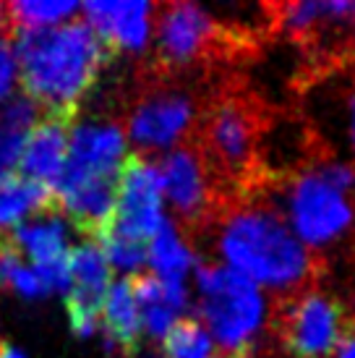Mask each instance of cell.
<instances>
[{
    "label": "cell",
    "instance_id": "1",
    "mask_svg": "<svg viewBox=\"0 0 355 358\" xmlns=\"http://www.w3.org/2000/svg\"><path fill=\"white\" fill-rule=\"evenodd\" d=\"M204 230L222 264L275 293L277 301L316 288L324 272V262L298 241L261 186L225 201Z\"/></svg>",
    "mask_w": 355,
    "mask_h": 358
},
{
    "label": "cell",
    "instance_id": "2",
    "mask_svg": "<svg viewBox=\"0 0 355 358\" xmlns=\"http://www.w3.org/2000/svg\"><path fill=\"white\" fill-rule=\"evenodd\" d=\"M13 50L24 97L45 113L60 115H76L105 66L115 60L84 19L13 31Z\"/></svg>",
    "mask_w": 355,
    "mask_h": 358
},
{
    "label": "cell",
    "instance_id": "3",
    "mask_svg": "<svg viewBox=\"0 0 355 358\" xmlns=\"http://www.w3.org/2000/svg\"><path fill=\"white\" fill-rule=\"evenodd\" d=\"M298 241L324 262V254L355 236V165L319 152L300 173L261 183Z\"/></svg>",
    "mask_w": 355,
    "mask_h": 358
},
{
    "label": "cell",
    "instance_id": "4",
    "mask_svg": "<svg viewBox=\"0 0 355 358\" xmlns=\"http://www.w3.org/2000/svg\"><path fill=\"white\" fill-rule=\"evenodd\" d=\"M266 115L264 102L243 87H219L209 97L194 141L217 183L222 204L256 186V147Z\"/></svg>",
    "mask_w": 355,
    "mask_h": 358
},
{
    "label": "cell",
    "instance_id": "5",
    "mask_svg": "<svg viewBox=\"0 0 355 358\" xmlns=\"http://www.w3.org/2000/svg\"><path fill=\"white\" fill-rule=\"evenodd\" d=\"M196 319L212 335L219 356H254L275 319V308L261 288L217 259H209L196 262Z\"/></svg>",
    "mask_w": 355,
    "mask_h": 358
},
{
    "label": "cell",
    "instance_id": "6",
    "mask_svg": "<svg viewBox=\"0 0 355 358\" xmlns=\"http://www.w3.org/2000/svg\"><path fill=\"white\" fill-rule=\"evenodd\" d=\"M209 97H201L198 87L186 84L183 76H157L149 71L126 113V139L141 152L168 155L196 136Z\"/></svg>",
    "mask_w": 355,
    "mask_h": 358
},
{
    "label": "cell",
    "instance_id": "7",
    "mask_svg": "<svg viewBox=\"0 0 355 358\" xmlns=\"http://www.w3.org/2000/svg\"><path fill=\"white\" fill-rule=\"evenodd\" d=\"M154 21L152 73L157 76H183L196 66L230 58L233 48L243 45L209 13V8L196 3L154 6Z\"/></svg>",
    "mask_w": 355,
    "mask_h": 358
},
{
    "label": "cell",
    "instance_id": "8",
    "mask_svg": "<svg viewBox=\"0 0 355 358\" xmlns=\"http://www.w3.org/2000/svg\"><path fill=\"white\" fill-rule=\"evenodd\" d=\"M272 329L290 358H332L355 332V317L337 296L308 288L277 301Z\"/></svg>",
    "mask_w": 355,
    "mask_h": 358
},
{
    "label": "cell",
    "instance_id": "9",
    "mask_svg": "<svg viewBox=\"0 0 355 358\" xmlns=\"http://www.w3.org/2000/svg\"><path fill=\"white\" fill-rule=\"evenodd\" d=\"M157 168L162 178V194L170 201L175 222L183 228L180 233L201 236L215 212L222 207V196L196 141L191 139L170 150L159 159Z\"/></svg>",
    "mask_w": 355,
    "mask_h": 358
},
{
    "label": "cell",
    "instance_id": "10",
    "mask_svg": "<svg viewBox=\"0 0 355 358\" xmlns=\"http://www.w3.org/2000/svg\"><path fill=\"white\" fill-rule=\"evenodd\" d=\"M162 201L165 194L157 165L141 155H126L115 191V220L108 233H118L123 238L149 246L165 225Z\"/></svg>",
    "mask_w": 355,
    "mask_h": 358
},
{
    "label": "cell",
    "instance_id": "11",
    "mask_svg": "<svg viewBox=\"0 0 355 358\" xmlns=\"http://www.w3.org/2000/svg\"><path fill=\"white\" fill-rule=\"evenodd\" d=\"M126 131L115 120H84L73 123L66 168L55 183V194L87 180L118 178L126 159Z\"/></svg>",
    "mask_w": 355,
    "mask_h": 358
},
{
    "label": "cell",
    "instance_id": "12",
    "mask_svg": "<svg viewBox=\"0 0 355 358\" xmlns=\"http://www.w3.org/2000/svg\"><path fill=\"white\" fill-rule=\"evenodd\" d=\"M110 288H113V267L94 241H84L71 251V285L66 293L68 324L76 338L94 335Z\"/></svg>",
    "mask_w": 355,
    "mask_h": 358
},
{
    "label": "cell",
    "instance_id": "13",
    "mask_svg": "<svg viewBox=\"0 0 355 358\" xmlns=\"http://www.w3.org/2000/svg\"><path fill=\"white\" fill-rule=\"evenodd\" d=\"M81 16L113 58L138 55L149 48V34H152V21H154L152 3L97 0V3H84Z\"/></svg>",
    "mask_w": 355,
    "mask_h": 358
},
{
    "label": "cell",
    "instance_id": "14",
    "mask_svg": "<svg viewBox=\"0 0 355 358\" xmlns=\"http://www.w3.org/2000/svg\"><path fill=\"white\" fill-rule=\"evenodd\" d=\"M73 123H76V115H60V113L42 115L21 155L19 173L24 178L55 189L60 173L66 168V159H68Z\"/></svg>",
    "mask_w": 355,
    "mask_h": 358
},
{
    "label": "cell",
    "instance_id": "15",
    "mask_svg": "<svg viewBox=\"0 0 355 358\" xmlns=\"http://www.w3.org/2000/svg\"><path fill=\"white\" fill-rule=\"evenodd\" d=\"M48 212H58L55 191L24 178L21 173L0 176V238L10 236L27 220Z\"/></svg>",
    "mask_w": 355,
    "mask_h": 358
},
{
    "label": "cell",
    "instance_id": "16",
    "mask_svg": "<svg viewBox=\"0 0 355 358\" xmlns=\"http://www.w3.org/2000/svg\"><path fill=\"white\" fill-rule=\"evenodd\" d=\"M99 324L105 329L108 345L118 350L120 356L133 358L141 350V314L136 306V296L131 288V280H115L102 306Z\"/></svg>",
    "mask_w": 355,
    "mask_h": 358
},
{
    "label": "cell",
    "instance_id": "17",
    "mask_svg": "<svg viewBox=\"0 0 355 358\" xmlns=\"http://www.w3.org/2000/svg\"><path fill=\"white\" fill-rule=\"evenodd\" d=\"M21 257L31 262V267H45L60 259H68V230L60 212H48L40 217L27 220L8 236Z\"/></svg>",
    "mask_w": 355,
    "mask_h": 358
},
{
    "label": "cell",
    "instance_id": "18",
    "mask_svg": "<svg viewBox=\"0 0 355 358\" xmlns=\"http://www.w3.org/2000/svg\"><path fill=\"white\" fill-rule=\"evenodd\" d=\"M40 118L42 110L24 94H13L0 108V176L16 173L13 168H19L24 147Z\"/></svg>",
    "mask_w": 355,
    "mask_h": 358
},
{
    "label": "cell",
    "instance_id": "19",
    "mask_svg": "<svg viewBox=\"0 0 355 358\" xmlns=\"http://www.w3.org/2000/svg\"><path fill=\"white\" fill-rule=\"evenodd\" d=\"M149 272L159 282H173V285H186V278L191 267H196V254L191 243L183 238L175 222L165 220V225L149 243Z\"/></svg>",
    "mask_w": 355,
    "mask_h": 358
},
{
    "label": "cell",
    "instance_id": "20",
    "mask_svg": "<svg viewBox=\"0 0 355 358\" xmlns=\"http://www.w3.org/2000/svg\"><path fill=\"white\" fill-rule=\"evenodd\" d=\"M129 280L131 288H133V296H136L138 314H141V329L152 340L162 343V338L170 332V327L180 319V311L168 299L162 282L152 272H138V275H131Z\"/></svg>",
    "mask_w": 355,
    "mask_h": 358
},
{
    "label": "cell",
    "instance_id": "21",
    "mask_svg": "<svg viewBox=\"0 0 355 358\" xmlns=\"http://www.w3.org/2000/svg\"><path fill=\"white\" fill-rule=\"evenodd\" d=\"M81 13L79 3H29V0H16L6 6L8 27L13 31L19 29H50L73 21V16Z\"/></svg>",
    "mask_w": 355,
    "mask_h": 358
},
{
    "label": "cell",
    "instance_id": "22",
    "mask_svg": "<svg viewBox=\"0 0 355 358\" xmlns=\"http://www.w3.org/2000/svg\"><path fill=\"white\" fill-rule=\"evenodd\" d=\"M215 340L196 317H180L162 338L165 358H212Z\"/></svg>",
    "mask_w": 355,
    "mask_h": 358
},
{
    "label": "cell",
    "instance_id": "23",
    "mask_svg": "<svg viewBox=\"0 0 355 358\" xmlns=\"http://www.w3.org/2000/svg\"><path fill=\"white\" fill-rule=\"evenodd\" d=\"M97 246L102 249L110 267L120 269V272H129V278L131 275H138L141 269L147 267V259H149L147 243L123 238L118 233H105V236L97 241Z\"/></svg>",
    "mask_w": 355,
    "mask_h": 358
},
{
    "label": "cell",
    "instance_id": "24",
    "mask_svg": "<svg viewBox=\"0 0 355 358\" xmlns=\"http://www.w3.org/2000/svg\"><path fill=\"white\" fill-rule=\"evenodd\" d=\"M8 288H13V293H16V296H21V299H29V301L50 296L48 288H45V282L40 280V275H37V272H34V267H31V264H27L24 259H21L19 264L13 267V272H10Z\"/></svg>",
    "mask_w": 355,
    "mask_h": 358
},
{
    "label": "cell",
    "instance_id": "25",
    "mask_svg": "<svg viewBox=\"0 0 355 358\" xmlns=\"http://www.w3.org/2000/svg\"><path fill=\"white\" fill-rule=\"evenodd\" d=\"M16 79H19V63H16L13 42L6 34H0V108L13 97Z\"/></svg>",
    "mask_w": 355,
    "mask_h": 358
},
{
    "label": "cell",
    "instance_id": "26",
    "mask_svg": "<svg viewBox=\"0 0 355 358\" xmlns=\"http://www.w3.org/2000/svg\"><path fill=\"white\" fill-rule=\"evenodd\" d=\"M340 105H342V134H345V144H347V155H350V165H355V73L347 81L345 92L340 97Z\"/></svg>",
    "mask_w": 355,
    "mask_h": 358
},
{
    "label": "cell",
    "instance_id": "27",
    "mask_svg": "<svg viewBox=\"0 0 355 358\" xmlns=\"http://www.w3.org/2000/svg\"><path fill=\"white\" fill-rule=\"evenodd\" d=\"M0 358H27V356H24V350L13 348L10 343H6V340H0Z\"/></svg>",
    "mask_w": 355,
    "mask_h": 358
},
{
    "label": "cell",
    "instance_id": "28",
    "mask_svg": "<svg viewBox=\"0 0 355 358\" xmlns=\"http://www.w3.org/2000/svg\"><path fill=\"white\" fill-rule=\"evenodd\" d=\"M337 358H355V332L342 343V348L337 350Z\"/></svg>",
    "mask_w": 355,
    "mask_h": 358
},
{
    "label": "cell",
    "instance_id": "29",
    "mask_svg": "<svg viewBox=\"0 0 355 358\" xmlns=\"http://www.w3.org/2000/svg\"><path fill=\"white\" fill-rule=\"evenodd\" d=\"M8 27V16H6V6H0V34Z\"/></svg>",
    "mask_w": 355,
    "mask_h": 358
},
{
    "label": "cell",
    "instance_id": "30",
    "mask_svg": "<svg viewBox=\"0 0 355 358\" xmlns=\"http://www.w3.org/2000/svg\"><path fill=\"white\" fill-rule=\"evenodd\" d=\"M215 358H227V356H215Z\"/></svg>",
    "mask_w": 355,
    "mask_h": 358
}]
</instances>
